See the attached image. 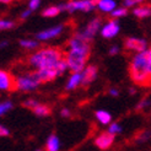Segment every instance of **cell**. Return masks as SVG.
I'll use <instances>...</instances> for the list:
<instances>
[{
  "label": "cell",
  "instance_id": "1",
  "mask_svg": "<svg viewBox=\"0 0 151 151\" xmlns=\"http://www.w3.org/2000/svg\"><path fill=\"white\" fill-rule=\"evenodd\" d=\"M90 42H87L81 33H75L68 41L65 54V62L68 64V69L73 73H81L86 68V62L90 57Z\"/></svg>",
  "mask_w": 151,
  "mask_h": 151
},
{
  "label": "cell",
  "instance_id": "2",
  "mask_svg": "<svg viewBox=\"0 0 151 151\" xmlns=\"http://www.w3.org/2000/svg\"><path fill=\"white\" fill-rule=\"evenodd\" d=\"M26 63L28 66L32 68L33 71L49 69H62L65 71L68 69L64 52L55 47H46L38 49L27 58Z\"/></svg>",
  "mask_w": 151,
  "mask_h": 151
},
{
  "label": "cell",
  "instance_id": "3",
  "mask_svg": "<svg viewBox=\"0 0 151 151\" xmlns=\"http://www.w3.org/2000/svg\"><path fill=\"white\" fill-rule=\"evenodd\" d=\"M130 78L137 85H151V47L142 53H137L129 66Z\"/></svg>",
  "mask_w": 151,
  "mask_h": 151
},
{
  "label": "cell",
  "instance_id": "4",
  "mask_svg": "<svg viewBox=\"0 0 151 151\" xmlns=\"http://www.w3.org/2000/svg\"><path fill=\"white\" fill-rule=\"evenodd\" d=\"M15 79H16V90H19V91H33L41 85V81L38 80L33 70L26 74H21Z\"/></svg>",
  "mask_w": 151,
  "mask_h": 151
},
{
  "label": "cell",
  "instance_id": "5",
  "mask_svg": "<svg viewBox=\"0 0 151 151\" xmlns=\"http://www.w3.org/2000/svg\"><path fill=\"white\" fill-rule=\"evenodd\" d=\"M97 6V3L90 1V0H75V1H69L66 3L64 6L62 5V9L66 10L69 12L74 11H91Z\"/></svg>",
  "mask_w": 151,
  "mask_h": 151
},
{
  "label": "cell",
  "instance_id": "6",
  "mask_svg": "<svg viewBox=\"0 0 151 151\" xmlns=\"http://www.w3.org/2000/svg\"><path fill=\"white\" fill-rule=\"evenodd\" d=\"M100 27H101V19L95 17L93 20H91L88 22L87 26L84 28V31H81L80 33L87 42H90L96 36V33L100 31Z\"/></svg>",
  "mask_w": 151,
  "mask_h": 151
},
{
  "label": "cell",
  "instance_id": "7",
  "mask_svg": "<svg viewBox=\"0 0 151 151\" xmlns=\"http://www.w3.org/2000/svg\"><path fill=\"white\" fill-rule=\"evenodd\" d=\"M0 88H1L3 91H12V90H16V79L6 70L0 71Z\"/></svg>",
  "mask_w": 151,
  "mask_h": 151
},
{
  "label": "cell",
  "instance_id": "8",
  "mask_svg": "<svg viewBox=\"0 0 151 151\" xmlns=\"http://www.w3.org/2000/svg\"><path fill=\"white\" fill-rule=\"evenodd\" d=\"M124 46L128 50H133L137 53H142L146 52V41L141 40V38H137V37H128L124 42Z\"/></svg>",
  "mask_w": 151,
  "mask_h": 151
},
{
  "label": "cell",
  "instance_id": "9",
  "mask_svg": "<svg viewBox=\"0 0 151 151\" xmlns=\"http://www.w3.org/2000/svg\"><path fill=\"white\" fill-rule=\"evenodd\" d=\"M118 32H119V25H118L117 20H109L101 29L102 37H104V38H107V40L116 37L118 35Z\"/></svg>",
  "mask_w": 151,
  "mask_h": 151
},
{
  "label": "cell",
  "instance_id": "10",
  "mask_svg": "<svg viewBox=\"0 0 151 151\" xmlns=\"http://www.w3.org/2000/svg\"><path fill=\"white\" fill-rule=\"evenodd\" d=\"M113 141H114V135H112L108 132H104V133H101L99 137H96L95 144L97 147H100L102 150H107L112 146Z\"/></svg>",
  "mask_w": 151,
  "mask_h": 151
},
{
  "label": "cell",
  "instance_id": "11",
  "mask_svg": "<svg viewBox=\"0 0 151 151\" xmlns=\"http://www.w3.org/2000/svg\"><path fill=\"white\" fill-rule=\"evenodd\" d=\"M63 28H64L63 26H54L52 28L44 29V31L37 33L36 37H37V40H40V41H48V40H52V38H54V37L59 36L62 33Z\"/></svg>",
  "mask_w": 151,
  "mask_h": 151
},
{
  "label": "cell",
  "instance_id": "12",
  "mask_svg": "<svg viewBox=\"0 0 151 151\" xmlns=\"http://www.w3.org/2000/svg\"><path fill=\"white\" fill-rule=\"evenodd\" d=\"M80 85H84V75H82V71L73 73L69 80H68L65 87H66V90H74V88L79 87Z\"/></svg>",
  "mask_w": 151,
  "mask_h": 151
},
{
  "label": "cell",
  "instance_id": "13",
  "mask_svg": "<svg viewBox=\"0 0 151 151\" xmlns=\"http://www.w3.org/2000/svg\"><path fill=\"white\" fill-rule=\"evenodd\" d=\"M82 75H84V85L86 86L91 84L97 76V68L95 65H87L82 71Z\"/></svg>",
  "mask_w": 151,
  "mask_h": 151
},
{
  "label": "cell",
  "instance_id": "14",
  "mask_svg": "<svg viewBox=\"0 0 151 151\" xmlns=\"http://www.w3.org/2000/svg\"><path fill=\"white\" fill-rule=\"evenodd\" d=\"M133 14L138 19L149 17V16H151V5H149V4H140L137 7H134Z\"/></svg>",
  "mask_w": 151,
  "mask_h": 151
},
{
  "label": "cell",
  "instance_id": "15",
  "mask_svg": "<svg viewBox=\"0 0 151 151\" xmlns=\"http://www.w3.org/2000/svg\"><path fill=\"white\" fill-rule=\"evenodd\" d=\"M97 7L102 12H113L117 9V4L113 0H99L97 1Z\"/></svg>",
  "mask_w": 151,
  "mask_h": 151
},
{
  "label": "cell",
  "instance_id": "16",
  "mask_svg": "<svg viewBox=\"0 0 151 151\" xmlns=\"http://www.w3.org/2000/svg\"><path fill=\"white\" fill-rule=\"evenodd\" d=\"M59 147H60V141L58 137L55 134L49 135V138L47 139V142H46L47 151H59Z\"/></svg>",
  "mask_w": 151,
  "mask_h": 151
},
{
  "label": "cell",
  "instance_id": "17",
  "mask_svg": "<svg viewBox=\"0 0 151 151\" xmlns=\"http://www.w3.org/2000/svg\"><path fill=\"white\" fill-rule=\"evenodd\" d=\"M95 116L97 118V120L101 123V124H109L111 122V119H112V116L109 114V113L107 111H102V109H99L96 113H95Z\"/></svg>",
  "mask_w": 151,
  "mask_h": 151
},
{
  "label": "cell",
  "instance_id": "18",
  "mask_svg": "<svg viewBox=\"0 0 151 151\" xmlns=\"http://www.w3.org/2000/svg\"><path fill=\"white\" fill-rule=\"evenodd\" d=\"M62 10V6H48L42 11V15L44 17H54L58 16Z\"/></svg>",
  "mask_w": 151,
  "mask_h": 151
},
{
  "label": "cell",
  "instance_id": "19",
  "mask_svg": "<svg viewBox=\"0 0 151 151\" xmlns=\"http://www.w3.org/2000/svg\"><path fill=\"white\" fill-rule=\"evenodd\" d=\"M33 113L36 116H40V117H46L50 113V107L47 104H42V103H38V106L33 109Z\"/></svg>",
  "mask_w": 151,
  "mask_h": 151
},
{
  "label": "cell",
  "instance_id": "20",
  "mask_svg": "<svg viewBox=\"0 0 151 151\" xmlns=\"http://www.w3.org/2000/svg\"><path fill=\"white\" fill-rule=\"evenodd\" d=\"M20 44L26 49H35L37 46H38V43L36 41H32V40H22V41H20Z\"/></svg>",
  "mask_w": 151,
  "mask_h": 151
},
{
  "label": "cell",
  "instance_id": "21",
  "mask_svg": "<svg viewBox=\"0 0 151 151\" xmlns=\"http://www.w3.org/2000/svg\"><path fill=\"white\" fill-rule=\"evenodd\" d=\"M127 12H128L127 11V7H117V9L111 14V16L113 17V20H116V19H119V17H122V16H125Z\"/></svg>",
  "mask_w": 151,
  "mask_h": 151
},
{
  "label": "cell",
  "instance_id": "22",
  "mask_svg": "<svg viewBox=\"0 0 151 151\" xmlns=\"http://www.w3.org/2000/svg\"><path fill=\"white\" fill-rule=\"evenodd\" d=\"M12 108V103L10 101H5V102H1L0 103V114L4 116L6 112H9L10 109Z\"/></svg>",
  "mask_w": 151,
  "mask_h": 151
},
{
  "label": "cell",
  "instance_id": "23",
  "mask_svg": "<svg viewBox=\"0 0 151 151\" xmlns=\"http://www.w3.org/2000/svg\"><path fill=\"white\" fill-rule=\"evenodd\" d=\"M122 132V127H120L118 123H112L108 127V133H111L112 135H117Z\"/></svg>",
  "mask_w": 151,
  "mask_h": 151
},
{
  "label": "cell",
  "instance_id": "24",
  "mask_svg": "<svg viewBox=\"0 0 151 151\" xmlns=\"http://www.w3.org/2000/svg\"><path fill=\"white\" fill-rule=\"evenodd\" d=\"M15 26V22L11 20H1L0 21V28L1 29H10Z\"/></svg>",
  "mask_w": 151,
  "mask_h": 151
},
{
  "label": "cell",
  "instance_id": "25",
  "mask_svg": "<svg viewBox=\"0 0 151 151\" xmlns=\"http://www.w3.org/2000/svg\"><path fill=\"white\" fill-rule=\"evenodd\" d=\"M24 106H25L26 108H29V109L33 111L37 107V106H38V102L35 101V100H27V101L24 102Z\"/></svg>",
  "mask_w": 151,
  "mask_h": 151
},
{
  "label": "cell",
  "instance_id": "26",
  "mask_svg": "<svg viewBox=\"0 0 151 151\" xmlns=\"http://www.w3.org/2000/svg\"><path fill=\"white\" fill-rule=\"evenodd\" d=\"M41 5V1L40 0H31V1L28 3V10H36V9H38V6Z\"/></svg>",
  "mask_w": 151,
  "mask_h": 151
},
{
  "label": "cell",
  "instance_id": "27",
  "mask_svg": "<svg viewBox=\"0 0 151 151\" xmlns=\"http://www.w3.org/2000/svg\"><path fill=\"white\" fill-rule=\"evenodd\" d=\"M9 134H10V132H9V129H7L6 127L0 125V135H1V137H7Z\"/></svg>",
  "mask_w": 151,
  "mask_h": 151
},
{
  "label": "cell",
  "instance_id": "28",
  "mask_svg": "<svg viewBox=\"0 0 151 151\" xmlns=\"http://www.w3.org/2000/svg\"><path fill=\"white\" fill-rule=\"evenodd\" d=\"M135 4H139V5H140V1H138V0H125V1H124V5H125V7H130V6H134Z\"/></svg>",
  "mask_w": 151,
  "mask_h": 151
},
{
  "label": "cell",
  "instance_id": "29",
  "mask_svg": "<svg viewBox=\"0 0 151 151\" xmlns=\"http://www.w3.org/2000/svg\"><path fill=\"white\" fill-rule=\"evenodd\" d=\"M118 52H119V47H117V46H113V47L109 48V54H111V55L118 54Z\"/></svg>",
  "mask_w": 151,
  "mask_h": 151
},
{
  "label": "cell",
  "instance_id": "30",
  "mask_svg": "<svg viewBox=\"0 0 151 151\" xmlns=\"http://www.w3.org/2000/svg\"><path fill=\"white\" fill-rule=\"evenodd\" d=\"M150 135H151V134H150L149 132H142V133L140 134V139H141V140H147V139L150 138Z\"/></svg>",
  "mask_w": 151,
  "mask_h": 151
},
{
  "label": "cell",
  "instance_id": "31",
  "mask_svg": "<svg viewBox=\"0 0 151 151\" xmlns=\"http://www.w3.org/2000/svg\"><path fill=\"white\" fill-rule=\"evenodd\" d=\"M149 104V102H147V100H144V101H141L139 104H138V109H142V108H145L146 107V106Z\"/></svg>",
  "mask_w": 151,
  "mask_h": 151
},
{
  "label": "cell",
  "instance_id": "32",
  "mask_svg": "<svg viewBox=\"0 0 151 151\" xmlns=\"http://www.w3.org/2000/svg\"><path fill=\"white\" fill-rule=\"evenodd\" d=\"M62 116L65 117V118H69L71 116V113H70V111L68 108H64V109H62Z\"/></svg>",
  "mask_w": 151,
  "mask_h": 151
},
{
  "label": "cell",
  "instance_id": "33",
  "mask_svg": "<svg viewBox=\"0 0 151 151\" xmlns=\"http://www.w3.org/2000/svg\"><path fill=\"white\" fill-rule=\"evenodd\" d=\"M31 12H32L31 10H26V11H24V12L21 14V16H20V17H21V20H24V19H27V17L29 16V15H31Z\"/></svg>",
  "mask_w": 151,
  "mask_h": 151
},
{
  "label": "cell",
  "instance_id": "34",
  "mask_svg": "<svg viewBox=\"0 0 151 151\" xmlns=\"http://www.w3.org/2000/svg\"><path fill=\"white\" fill-rule=\"evenodd\" d=\"M109 95L117 97V96L119 95V92H118V90H117V88H111V90H109Z\"/></svg>",
  "mask_w": 151,
  "mask_h": 151
},
{
  "label": "cell",
  "instance_id": "35",
  "mask_svg": "<svg viewBox=\"0 0 151 151\" xmlns=\"http://www.w3.org/2000/svg\"><path fill=\"white\" fill-rule=\"evenodd\" d=\"M38 151H41V150H38Z\"/></svg>",
  "mask_w": 151,
  "mask_h": 151
}]
</instances>
